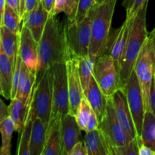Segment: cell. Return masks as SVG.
Segmentation results:
<instances>
[{"instance_id": "cell-28", "label": "cell", "mask_w": 155, "mask_h": 155, "mask_svg": "<svg viewBox=\"0 0 155 155\" xmlns=\"http://www.w3.org/2000/svg\"><path fill=\"white\" fill-rule=\"evenodd\" d=\"M23 25V19L21 15L6 4L5 13L0 21V27L4 26L13 33L20 35Z\"/></svg>"}, {"instance_id": "cell-42", "label": "cell", "mask_w": 155, "mask_h": 155, "mask_svg": "<svg viewBox=\"0 0 155 155\" xmlns=\"http://www.w3.org/2000/svg\"><path fill=\"white\" fill-rule=\"evenodd\" d=\"M41 2H42V5L45 8V10L48 11L49 14H51V11H52L53 8H54L55 0H41Z\"/></svg>"}, {"instance_id": "cell-19", "label": "cell", "mask_w": 155, "mask_h": 155, "mask_svg": "<svg viewBox=\"0 0 155 155\" xmlns=\"http://www.w3.org/2000/svg\"><path fill=\"white\" fill-rule=\"evenodd\" d=\"M36 84V75L22 61L16 97L24 102L31 103L32 95Z\"/></svg>"}, {"instance_id": "cell-35", "label": "cell", "mask_w": 155, "mask_h": 155, "mask_svg": "<svg viewBox=\"0 0 155 155\" xmlns=\"http://www.w3.org/2000/svg\"><path fill=\"white\" fill-rule=\"evenodd\" d=\"M68 155H88V151L84 141L79 142L70 151Z\"/></svg>"}, {"instance_id": "cell-39", "label": "cell", "mask_w": 155, "mask_h": 155, "mask_svg": "<svg viewBox=\"0 0 155 155\" xmlns=\"http://www.w3.org/2000/svg\"><path fill=\"white\" fill-rule=\"evenodd\" d=\"M0 121L3 120L9 117L8 106L6 105L4 101L0 99Z\"/></svg>"}, {"instance_id": "cell-14", "label": "cell", "mask_w": 155, "mask_h": 155, "mask_svg": "<svg viewBox=\"0 0 155 155\" xmlns=\"http://www.w3.org/2000/svg\"><path fill=\"white\" fill-rule=\"evenodd\" d=\"M82 131L74 115L69 113L61 118V155H68L77 142L84 141Z\"/></svg>"}, {"instance_id": "cell-16", "label": "cell", "mask_w": 155, "mask_h": 155, "mask_svg": "<svg viewBox=\"0 0 155 155\" xmlns=\"http://www.w3.org/2000/svg\"><path fill=\"white\" fill-rule=\"evenodd\" d=\"M49 17V12L45 10L40 1L33 11L24 15L23 18V25L30 30L38 43L40 41Z\"/></svg>"}, {"instance_id": "cell-34", "label": "cell", "mask_w": 155, "mask_h": 155, "mask_svg": "<svg viewBox=\"0 0 155 155\" xmlns=\"http://www.w3.org/2000/svg\"><path fill=\"white\" fill-rule=\"evenodd\" d=\"M148 0H124L123 7L127 13V19H131L136 17L139 11L148 5Z\"/></svg>"}, {"instance_id": "cell-6", "label": "cell", "mask_w": 155, "mask_h": 155, "mask_svg": "<svg viewBox=\"0 0 155 155\" xmlns=\"http://www.w3.org/2000/svg\"><path fill=\"white\" fill-rule=\"evenodd\" d=\"M96 12V5L82 22L64 24L67 44L71 58H80L89 55L91 42V29Z\"/></svg>"}, {"instance_id": "cell-37", "label": "cell", "mask_w": 155, "mask_h": 155, "mask_svg": "<svg viewBox=\"0 0 155 155\" xmlns=\"http://www.w3.org/2000/svg\"><path fill=\"white\" fill-rule=\"evenodd\" d=\"M6 4L21 16V0H6ZM21 18H22V17H21Z\"/></svg>"}, {"instance_id": "cell-43", "label": "cell", "mask_w": 155, "mask_h": 155, "mask_svg": "<svg viewBox=\"0 0 155 155\" xmlns=\"http://www.w3.org/2000/svg\"><path fill=\"white\" fill-rule=\"evenodd\" d=\"M6 6V0H0V12H1V18H2L5 13V9Z\"/></svg>"}, {"instance_id": "cell-27", "label": "cell", "mask_w": 155, "mask_h": 155, "mask_svg": "<svg viewBox=\"0 0 155 155\" xmlns=\"http://www.w3.org/2000/svg\"><path fill=\"white\" fill-rule=\"evenodd\" d=\"M14 131H15V124L9 117L0 121V132L2 135V145L0 148L1 155L11 154V140Z\"/></svg>"}, {"instance_id": "cell-24", "label": "cell", "mask_w": 155, "mask_h": 155, "mask_svg": "<svg viewBox=\"0 0 155 155\" xmlns=\"http://www.w3.org/2000/svg\"><path fill=\"white\" fill-rule=\"evenodd\" d=\"M61 120L47 130L46 141L42 155H61Z\"/></svg>"}, {"instance_id": "cell-15", "label": "cell", "mask_w": 155, "mask_h": 155, "mask_svg": "<svg viewBox=\"0 0 155 155\" xmlns=\"http://www.w3.org/2000/svg\"><path fill=\"white\" fill-rule=\"evenodd\" d=\"M110 98L118 120L125 130L130 140L136 139L139 136L137 135L134 120L124 90L122 89H118Z\"/></svg>"}, {"instance_id": "cell-22", "label": "cell", "mask_w": 155, "mask_h": 155, "mask_svg": "<svg viewBox=\"0 0 155 155\" xmlns=\"http://www.w3.org/2000/svg\"><path fill=\"white\" fill-rule=\"evenodd\" d=\"M47 127L39 118H35L32 127L30 139V155H42L46 141Z\"/></svg>"}, {"instance_id": "cell-12", "label": "cell", "mask_w": 155, "mask_h": 155, "mask_svg": "<svg viewBox=\"0 0 155 155\" xmlns=\"http://www.w3.org/2000/svg\"><path fill=\"white\" fill-rule=\"evenodd\" d=\"M68 73V90L70 98V114L75 116L84 97L83 86L80 80L77 58H71L66 62Z\"/></svg>"}, {"instance_id": "cell-17", "label": "cell", "mask_w": 155, "mask_h": 155, "mask_svg": "<svg viewBox=\"0 0 155 155\" xmlns=\"http://www.w3.org/2000/svg\"><path fill=\"white\" fill-rule=\"evenodd\" d=\"M84 95L100 123L105 116L109 98L103 93L94 77L91 80L90 84L85 92Z\"/></svg>"}, {"instance_id": "cell-9", "label": "cell", "mask_w": 155, "mask_h": 155, "mask_svg": "<svg viewBox=\"0 0 155 155\" xmlns=\"http://www.w3.org/2000/svg\"><path fill=\"white\" fill-rule=\"evenodd\" d=\"M98 129L110 148L112 155L115 148L124 146L130 141L118 120L111 98H109L105 116L99 123Z\"/></svg>"}, {"instance_id": "cell-31", "label": "cell", "mask_w": 155, "mask_h": 155, "mask_svg": "<svg viewBox=\"0 0 155 155\" xmlns=\"http://www.w3.org/2000/svg\"><path fill=\"white\" fill-rule=\"evenodd\" d=\"M92 109L89 104V101H87L86 98L84 97L82 99L80 105L77 110L75 117L77 119V124L83 131L86 132V127H87L88 121L90 118L91 114L92 113Z\"/></svg>"}, {"instance_id": "cell-26", "label": "cell", "mask_w": 155, "mask_h": 155, "mask_svg": "<svg viewBox=\"0 0 155 155\" xmlns=\"http://www.w3.org/2000/svg\"><path fill=\"white\" fill-rule=\"evenodd\" d=\"M75 58H77V62H78L79 74H80L83 92L85 93L90 84L91 80L93 77L95 62L92 59H91L89 55L84 56V57Z\"/></svg>"}, {"instance_id": "cell-13", "label": "cell", "mask_w": 155, "mask_h": 155, "mask_svg": "<svg viewBox=\"0 0 155 155\" xmlns=\"http://www.w3.org/2000/svg\"><path fill=\"white\" fill-rule=\"evenodd\" d=\"M39 43L33 37L30 30L26 26L22 25L20 34L19 53L22 61L36 75L39 64Z\"/></svg>"}, {"instance_id": "cell-32", "label": "cell", "mask_w": 155, "mask_h": 155, "mask_svg": "<svg viewBox=\"0 0 155 155\" xmlns=\"http://www.w3.org/2000/svg\"><path fill=\"white\" fill-rule=\"evenodd\" d=\"M77 2L78 0H55L50 15L56 16L62 12L68 17L71 16L77 8Z\"/></svg>"}, {"instance_id": "cell-2", "label": "cell", "mask_w": 155, "mask_h": 155, "mask_svg": "<svg viewBox=\"0 0 155 155\" xmlns=\"http://www.w3.org/2000/svg\"><path fill=\"white\" fill-rule=\"evenodd\" d=\"M147 6L148 5L144 6L133 18L130 37L120 62L119 75L121 88L127 83L134 70L136 60L149 35L146 29Z\"/></svg>"}, {"instance_id": "cell-4", "label": "cell", "mask_w": 155, "mask_h": 155, "mask_svg": "<svg viewBox=\"0 0 155 155\" xmlns=\"http://www.w3.org/2000/svg\"><path fill=\"white\" fill-rule=\"evenodd\" d=\"M52 109L47 130L64 115L70 113V98L68 90L66 62L57 63L52 66Z\"/></svg>"}, {"instance_id": "cell-10", "label": "cell", "mask_w": 155, "mask_h": 155, "mask_svg": "<svg viewBox=\"0 0 155 155\" xmlns=\"http://www.w3.org/2000/svg\"><path fill=\"white\" fill-rule=\"evenodd\" d=\"M121 89L127 97L137 135L141 137L145 110L142 89L134 70L130 74L127 83Z\"/></svg>"}, {"instance_id": "cell-41", "label": "cell", "mask_w": 155, "mask_h": 155, "mask_svg": "<svg viewBox=\"0 0 155 155\" xmlns=\"http://www.w3.org/2000/svg\"><path fill=\"white\" fill-rule=\"evenodd\" d=\"M150 105H151V111L155 115V82L153 81L151 86V94H150Z\"/></svg>"}, {"instance_id": "cell-30", "label": "cell", "mask_w": 155, "mask_h": 155, "mask_svg": "<svg viewBox=\"0 0 155 155\" xmlns=\"http://www.w3.org/2000/svg\"><path fill=\"white\" fill-rule=\"evenodd\" d=\"M33 120L34 119L30 116L27 117L25 127L21 133V138L16 151L17 155H30V145Z\"/></svg>"}, {"instance_id": "cell-36", "label": "cell", "mask_w": 155, "mask_h": 155, "mask_svg": "<svg viewBox=\"0 0 155 155\" xmlns=\"http://www.w3.org/2000/svg\"><path fill=\"white\" fill-rule=\"evenodd\" d=\"M98 125H99V122H98V119H97L96 115L94 113V111H92L90 118H89V121H88L86 133L96 130V129L98 128Z\"/></svg>"}, {"instance_id": "cell-44", "label": "cell", "mask_w": 155, "mask_h": 155, "mask_svg": "<svg viewBox=\"0 0 155 155\" xmlns=\"http://www.w3.org/2000/svg\"><path fill=\"white\" fill-rule=\"evenodd\" d=\"M21 17H22V19H23L24 13H25V0H21Z\"/></svg>"}, {"instance_id": "cell-29", "label": "cell", "mask_w": 155, "mask_h": 155, "mask_svg": "<svg viewBox=\"0 0 155 155\" xmlns=\"http://www.w3.org/2000/svg\"><path fill=\"white\" fill-rule=\"evenodd\" d=\"M95 5V0H78L75 11L71 16L68 17L67 21L70 24L82 22L89 15Z\"/></svg>"}, {"instance_id": "cell-3", "label": "cell", "mask_w": 155, "mask_h": 155, "mask_svg": "<svg viewBox=\"0 0 155 155\" xmlns=\"http://www.w3.org/2000/svg\"><path fill=\"white\" fill-rule=\"evenodd\" d=\"M116 3L117 0H105L96 5V12L92 23L89 52V56L95 62L105 51Z\"/></svg>"}, {"instance_id": "cell-46", "label": "cell", "mask_w": 155, "mask_h": 155, "mask_svg": "<svg viewBox=\"0 0 155 155\" xmlns=\"http://www.w3.org/2000/svg\"><path fill=\"white\" fill-rule=\"evenodd\" d=\"M104 1H105V0H95V2H96V5H99Z\"/></svg>"}, {"instance_id": "cell-38", "label": "cell", "mask_w": 155, "mask_h": 155, "mask_svg": "<svg viewBox=\"0 0 155 155\" xmlns=\"http://www.w3.org/2000/svg\"><path fill=\"white\" fill-rule=\"evenodd\" d=\"M40 1L41 0H25V13H24V15L33 11L40 2Z\"/></svg>"}, {"instance_id": "cell-45", "label": "cell", "mask_w": 155, "mask_h": 155, "mask_svg": "<svg viewBox=\"0 0 155 155\" xmlns=\"http://www.w3.org/2000/svg\"><path fill=\"white\" fill-rule=\"evenodd\" d=\"M149 34H150V35H151V36H152V37H153V38H154V39H155V28L154 29V30H152V31H151V33H149Z\"/></svg>"}, {"instance_id": "cell-1", "label": "cell", "mask_w": 155, "mask_h": 155, "mask_svg": "<svg viewBox=\"0 0 155 155\" xmlns=\"http://www.w3.org/2000/svg\"><path fill=\"white\" fill-rule=\"evenodd\" d=\"M39 64L36 77V84L42 78L50 67L57 63L67 62L71 58L64 24L59 22L56 16L50 15L42 36L39 42Z\"/></svg>"}, {"instance_id": "cell-18", "label": "cell", "mask_w": 155, "mask_h": 155, "mask_svg": "<svg viewBox=\"0 0 155 155\" xmlns=\"http://www.w3.org/2000/svg\"><path fill=\"white\" fill-rule=\"evenodd\" d=\"M15 62L0 50V93L8 100L12 99Z\"/></svg>"}, {"instance_id": "cell-11", "label": "cell", "mask_w": 155, "mask_h": 155, "mask_svg": "<svg viewBox=\"0 0 155 155\" xmlns=\"http://www.w3.org/2000/svg\"><path fill=\"white\" fill-rule=\"evenodd\" d=\"M133 18H131V19L126 18L125 22L119 29L114 30L113 33H110L105 51L103 54H109L113 58L117 68L118 72H119L120 62L125 50L127 41L130 37Z\"/></svg>"}, {"instance_id": "cell-20", "label": "cell", "mask_w": 155, "mask_h": 155, "mask_svg": "<svg viewBox=\"0 0 155 155\" xmlns=\"http://www.w3.org/2000/svg\"><path fill=\"white\" fill-rule=\"evenodd\" d=\"M84 143L88 155H112L110 148L98 128L86 133Z\"/></svg>"}, {"instance_id": "cell-25", "label": "cell", "mask_w": 155, "mask_h": 155, "mask_svg": "<svg viewBox=\"0 0 155 155\" xmlns=\"http://www.w3.org/2000/svg\"><path fill=\"white\" fill-rule=\"evenodd\" d=\"M141 138L144 145L155 150V115L151 110L145 112Z\"/></svg>"}, {"instance_id": "cell-48", "label": "cell", "mask_w": 155, "mask_h": 155, "mask_svg": "<svg viewBox=\"0 0 155 155\" xmlns=\"http://www.w3.org/2000/svg\"><path fill=\"white\" fill-rule=\"evenodd\" d=\"M154 81L155 82V70H154Z\"/></svg>"}, {"instance_id": "cell-7", "label": "cell", "mask_w": 155, "mask_h": 155, "mask_svg": "<svg viewBox=\"0 0 155 155\" xmlns=\"http://www.w3.org/2000/svg\"><path fill=\"white\" fill-rule=\"evenodd\" d=\"M53 70L50 67L39 83L35 84L28 116L39 118L48 129L52 109Z\"/></svg>"}, {"instance_id": "cell-33", "label": "cell", "mask_w": 155, "mask_h": 155, "mask_svg": "<svg viewBox=\"0 0 155 155\" xmlns=\"http://www.w3.org/2000/svg\"><path fill=\"white\" fill-rule=\"evenodd\" d=\"M142 144V138L137 136L136 139L130 141L127 145L115 148L113 151V155H139V148Z\"/></svg>"}, {"instance_id": "cell-21", "label": "cell", "mask_w": 155, "mask_h": 155, "mask_svg": "<svg viewBox=\"0 0 155 155\" xmlns=\"http://www.w3.org/2000/svg\"><path fill=\"white\" fill-rule=\"evenodd\" d=\"M10 101V104L8 105L9 117L15 124V131L21 133L27 120L31 103L24 102L18 98Z\"/></svg>"}, {"instance_id": "cell-23", "label": "cell", "mask_w": 155, "mask_h": 155, "mask_svg": "<svg viewBox=\"0 0 155 155\" xmlns=\"http://www.w3.org/2000/svg\"><path fill=\"white\" fill-rule=\"evenodd\" d=\"M20 35L16 34L4 26L0 27V50L15 62L19 51Z\"/></svg>"}, {"instance_id": "cell-5", "label": "cell", "mask_w": 155, "mask_h": 155, "mask_svg": "<svg viewBox=\"0 0 155 155\" xmlns=\"http://www.w3.org/2000/svg\"><path fill=\"white\" fill-rule=\"evenodd\" d=\"M154 39L149 34L144 43L142 51L136 60L134 67V71L142 89L145 111L151 110L150 105V94L151 86L154 81Z\"/></svg>"}, {"instance_id": "cell-8", "label": "cell", "mask_w": 155, "mask_h": 155, "mask_svg": "<svg viewBox=\"0 0 155 155\" xmlns=\"http://www.w3.org/2000/svg\"><path fill=\"white\" fill-rule=\"evenodd\" d=\"M93 77L107 98L121 89L120 75L113 58L109 54L100 56L95 63Z\"/></svg>"}, {"instance_id": "cell-47", "label": "cell", "mask_w": 155, "mask_h": 155, "mask_svg": "<svg viewBox=\"0 0 155 155\" xmlns=\"http://www.w3.org/2000/svg\"><path fill=\"white\" fill-rule=\"evenodd\" d=\"M153 38V37H152ZM153 39H154V58H155V39L153 38Z\"/></svg>"}, {"instance_id": "cell-40", "label": "cell", "mask_w": 155, "mask_h": 155, "mask_svg": "<svg viewBox=\"0 0 155 155\" xmlns=\"http://www.w3.org/2000/svg\"><path fill=\"white\" fill-rule=\"evenodd\" d=\"M139 155H155V150L142 143L139 148Z\"/></svg>"}]
</instances>
